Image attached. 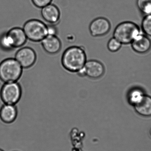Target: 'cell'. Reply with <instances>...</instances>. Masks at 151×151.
I'll use <instances>...</instances> for the list:
<instances>
[{
  "mask_svg": "<svg viewBox=\"0 0 151 151\" xmlns=\"http://www.w3.org/2000/svg\"><path fill=\"white\" fill-rule=\"evenodd\" d=\"M87 61L85 50L81 47L68 48L63 54L61 59L63 67L71 72L78 73L84 67Z\"/></svg>",
  "mask_w": 151,
  "mask_h": 151,
  "instance_id": "6da1fadb",
  "label": "cell"
},
{
  "mask_svg": "<svg viewBox=\"0 0 151 151\" xmlns=\"http://www.w3.org/2000/svg\"><path fill=\"white\" fill-rule=\"evenodd\" d=\"M23 68L15 58L5 59L0 64V79L5 83L17 82L21 77Z\"/></svg>",
  "mask_w": 151,
  "mask_h": 151,
  "instance_id": "7a4b0ae2",
  "label": "cell"
},
{
  "mask_svg": "<svg viewBox=\"0 0 151 151\" xmlns=\"http://www.w3.org/2000/svg\"><path fill=\"white\" fill-rule=\"evenodd\" d=\"M141 33L140 27L133 22L125 21L119 23L114 30V38L122 45H129Z\"/></svg>",
  "mask_w": 151,
  "mask_h": 151,
  "instance_id": "3957f363",
  "label": "cell"
},
{
  "mask_svg": "<svg viewBox=\"0 0 151 151\" xmlns=\"http://www.w3.org/2000/svg\"><path fill=\"white\" fill-rule=\"evenodd\" d=\"M23 29L27 39L33 42H41L48 35L47 26L36 19L26 22Z\"/></svg>",
  "mask_w": 151,
  "mask_h": 151,
  "instance_id": "277c9868",
  "label": "cell"
},
{
  "mask_svg": "<svg viewBox=\"0 0 151 151\" xmlns=\"http://www.w3.org/2000/svg\"><path fill=\"white\" fill-rule=\"evenodd\" d=\"M23 29L15 27L10 29L1 38V45L4 48L10 50L23 46L27 40Z\"/></svg>",
  "mask_w": 151,
  "mask_h": 151,
  "instance_id": "5b68a950",
  "label": "cell"
},
{
  "mask_svg": "<svg viewBox=\"0 0 151 151\" xmlns=\"http://www.w3.org/2000/svg\"><path fill=\"white\" fill-rule=\"evenodd\" d=\"M21 86L17 82L6 83L3 86L1 91V96L5 104L15 105L21 98Z\"/></svg>",
  "mask_w": 151,
  "mask_h": 151,
  "instance_id": "8992f818",
  "label": "cell"
},
{
  "mask_svg": "<svg viewBox=\"0 0 151 151\" xmlns=\"http://www.w3.org/2000/svg\"><path fill=\"white\" fill-rule=\"evenodd\" d=\"M104 66L99 61L91 60L86 61L83 68L78 73L81 76H87L90 78H99L104 74Z\"/></svg>",
  "mask_w": 151,
  "mask_h": 151,
  "instance_id": "52a82bcc",
  "label": "cell"
},
{
  "mask_svg": "<svg viewBox=\"0 0 151 151\" xmlns=\"http://www.w3.org/2000/svg\"><path fill=\"white\" fill-rule=\"evenodd\" d=\"M111 27L109 20L105 17H99L91 22L89 25V30L92 36L99 37L107 34Z\"/></svg>",
  "mask_w": 151,
  "mask_h": 151,
  "instance_id": "ba28073f",
  "label": "cell"
},
{
  "mask_svg": "<svg viewBox=\"0 0 151 151\" xmlns=\"http://www.w3.org/2000/svg\"><path fill=\"white\" fill-rule=\"evenodd\" d=\"M15 59L24 68L32 66L36 61L37 55L34 50L29 47H24L19 50L15 55Z\"/></svg>",
  "mask_w": 151,
  "mask_h": 151,
  "instance_id": "9c48e42d",
  "label": "cell"
},
{
  "mask_svg": "<svg viewBox=\"0 0 151 151\" xmlns=\"http://www.w3.org/2000/svg\"><path fill=\"white\" fill-rule=\"evenodd\" d=\"M41 42L44 50L51 55L58 53L62 47L61 41L56 35H48Z\"/></svg>",
  "mask_w": 151,
  "mask_h": 151,
  "instance_id": "30bf717a",
  "label": "cell"
},
{
  "mask_svg": "<svg viewBox=\"0 0 151 151\" xmlns=\"http://www.w3.org/2000/svg\"><path fill=\"white\" fill-rule=\"evenodd\" d=\"M130 44L133 50L139 54L146 53L151 47L150 39L141 33L138 35Z\"/></svg>",
  "mask_w": 151,
  "mask_h": 151,
  "instance_id": "8fae6325",
  "label": "cell"
},
{
  "mask_svg": "<svg viewBox=\"0 0 151 151\" xmlns=\"http://www.w3.org/2000/svg\"><path fill=\"white\" fill-rule=\"evenodd\" d=\"M41 14L45 21L52 24L59 22L60 17L59 9L56 6L51 4L42 8Z\"/></svg>",
  "mask_w": 151,
  "mask_h": 151,
  "instance_id": "7c38bea8",
  "label": "cell"
},
{
  "mask_svg": "<svg viewBox=\"0 0 151 151\" xmlns=\"http://www.w3.org/2000/svg\"><path fill=\"white\" fill-rule=\"evenodd\" d=\"M134 106L139 115L146 117L151 116V97L143 95Z\"/></svg>",
  "mask_w": 151,
  "mask_h": 151,
  "instance_id": "4fadbf2b",
  "label": "cell"
},
{
  "mask_svg": "<svg viewBox=\"0 0 151 151\" xmlns=\"http://www.w3.org/2000/svg\"><path fill=\"white\" fill-rule=\"evenodd\" d=\"M17 110L15 105L5 104L0 110V118L6 124H11L17 118Z\"/></svg>",
  "mask_w": 151,
  "mask_h": 151,
  "instance_id": "5bb4252c",
  "label": "cell"
},
{
  "mask_svg": "<svg viewBox=\"0 0 151 151\" xmlns=\"http://www.w3.org/2000/svg\"><path fill=\"white\" fill-rule=\"evenodd\" d=\"M138 8L145 16L151 14V0H137Z\"/></svg>",
  "mask_w": 151,
  "mask_h": 151,
  "instance_id": "9a60e30c",
  "label": "cell"
},
{
  "mask_svg": "<svg viewBox=\"0 0 151 151\" xmlns=\"http://www.w3.org/2000/svg\"><path fill=\"white\" fill-rule=\"evenodd\" d=\"M141 27L144 33L151 37V14L146 15L142 20Z\"/></svg>",
  "mask_w": 151,
  "mask_h": 151,
  "instance_id": "2e32d148",
  "label": "cell"
},
{
  "mask_svg": "<svg viewBox=\"0 0 151 151\" xmlns=\"http://www.w3.org/2000/svg\"><path fill=\"white\" fill-rule=\"evenodd\" d=\"M122 45L118 40L113 37L108 41L107 47L110 52H118L121 49Z\"/></svg>",
  "mask_w": 151,
  "mask_h": 151,
  "instance_id": "e0dca14e",
  "label": "cell"
},
{
  "mask_svg": "<svg viewBox=\"0 0 151 151\" xmlns=\"http://www.w3.org/2000/svg\"><path fill=\"white\" fill-rule=\"evenodd\" d=\"M143 95L141 91L139 89H134L129 94V101L130 103L134 105L138 101Z\"/></svg>",
  "mask_w": 151,
  "mask_h": 151,
  "instance_id": "ac0fdd59",
  "label": "cell"
},
{
  "mask_svg": "<svg viewBox=\"0 0 151 151\" xmlns=\"http://www.w3.org/2000/svg\"><path fill=\"white\" fill-rule=\"evenodd\" d=\"M32 1L35 6L37 8H42L50 4L52 0H32Z\"/></svg>",
  "mask_w": 151,
  "mask_h": 151,
  "instance_id": "d6986e66",
  "label": "cell"
},
{
  "mask_svg": "<svg viewBox=\"0 0 151 151\" xmlns=\"http://www.w3.org/2000/svg\"><path fill=\"white\" fill-rule=\"evenodd\" d=\"M48 35H56V28L52 25L47 26Z\"/></svg>",
  "mask_w": 151,
  "mask_h": 151,
  "instance_id": "ffe728a7",
  "label": "cell"
},
{
  "mask_svg": "<svg viewBox=\"0 0 151 151\" xmlns=\"http://www.w3.org/2000/svg\"><path fill=\"white\" fill-rule=\"evenodd\" d=\"M150 134L151 136V128L150 129Z\"/></svg>",
  "mask_w": 151,
  "mask_h": 151,
  "instance_id": "44dd1931",
  "label": "cell"
},
{
  "mask_svg": "<svg viewBox=\"0 0 151 151\" xmlns=\"http://www.w3.org/2000/svg\"><path fill=\"white\" fill-rule=\"evenodd\" d=\"M0 151H4L3 150H2V149H0Z\"/></svg>",
  "mask_w": 151,
  "mask_h": 151,
  "instance_id": "7402d4cb",
  "label": "cell"
}]
</instances>
